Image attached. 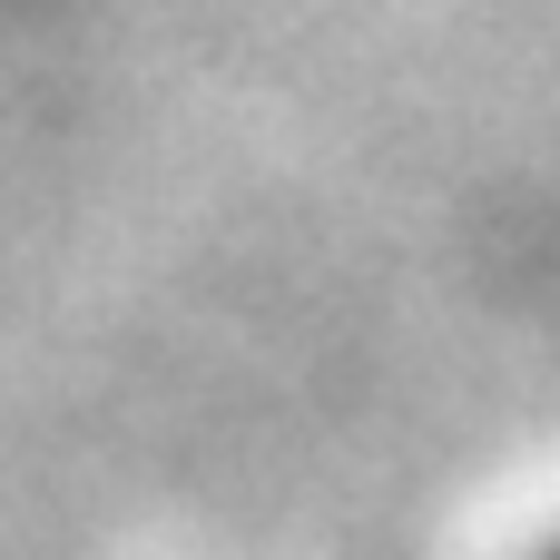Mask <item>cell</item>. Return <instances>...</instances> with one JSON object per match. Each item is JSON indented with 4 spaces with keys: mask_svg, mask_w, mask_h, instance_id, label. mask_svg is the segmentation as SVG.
Returning a JSON list of instances; mask_svg holds the SVG:
<instances>
[{
    "mask_svg": "<svg viewBox=\"0 0 560 560\" xmlns=\"http://www.w3.org/2000/svg\"><path fill=\"white\" fill-rule=\"evenodd\" d=\"M541 560H560V541H551V551H541Z\"/></svg>",
    "mask_w": 560,
    "mask_h": 560,
    "instance_id": "1",
    "label": "cell"
}]
</instances>
